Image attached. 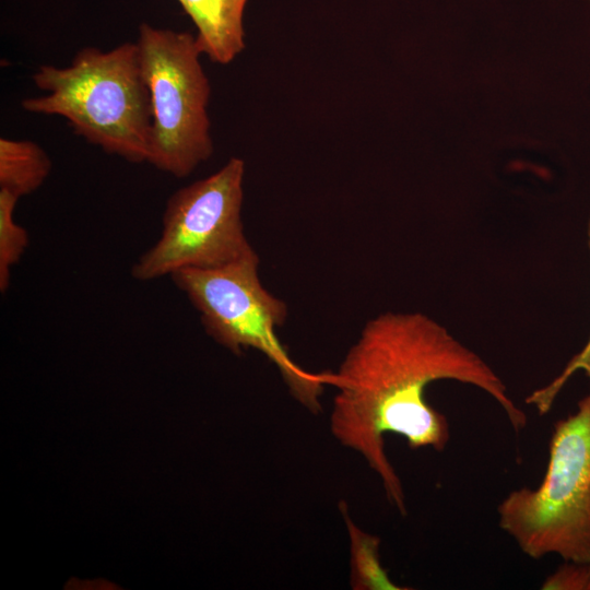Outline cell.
<instances>
[{"label": "cell", "instance_id": "cell-12", "mask_svg": "<svg viewBox=\"0 0 590 590\" xmlns=\"http://www.w3.org/2000/svg\"><path fill=\"white\" fill-rule=\"evenodd\" d=\"M568 563L548 576L542 589H590V564Z\"/></svg>", "mask_w": 590, "mask_h": 590}, {"label": "cell", "instance_id": "cell-2", "mask_svg": "<svg viewBox=\"0 0 590 590\" xmlns=\"http://www.w3.org/2000/svg\"><path fill=\"white\" fill-rule=\"evenodd\" d=\"M32 79L47 94L22 99L24 110L63 117L104 152L149 162L152 109L135 43L81 48L69 66L42 64Z\"/></svg>", "mask_w": 590, "mask_h": 590}, {"label": "cell", "instance_id": "cell-4", "mask_svg": "<svg viewBox=\"0 0 590 590\" xmlns=\"http://www.w3.org/2000/svg\"><path fill=\"white\" fill-rule=\"evenodd\" d=\"M259 257L209 270L184 269L170 275L199 311L206 333L231 352L255 349L279 369L293 397L316 413L334 373H311L295 363L276 330L287 318L286 304L261 283Z\"/></svg>", "mask_w": 590, "mask_h": 590}, {"label": "cell", "instance_id": "cell-1", "mask_svg": "<svg viewBox=\"0 0 590 590\" xmlns=\"http://www.w3.org/2000/svg\"><path fill=\"white\" fill-rule=\"evenodd\" d=\"M334 374L338 392L331 432L344 447L364 457L402 515L403 487L387 458L385 435L403 437L412 449L446 448L449 424L425 399L429 384L453 379L473 385L503 408L516 432L527 425V415L492 368L418 312H386L369 320Z\"/></svg>", "mask_w": 590, "mask_h": 590}, {"label": "cell", "instance_id": "cell-11", "mask_svg": "<svg viewBox=\"0 0 590 590\" xmlns=\"http://www.w3.org/2000/svg\"><path fill=\"white\" fill-rule=\"evenodd\" d=\"M588 236L590 248V222L588 227ZM578 369L585 370L590 379V339L583 350L571 358L559 376H557L545 387L533 391L526 399V402L528 404H533L540 414L547 413L567 379Z\"/></svg>", "mask_w": 590, "mask_h": 590}, {"label": "cell", "instance_id": "cell-7", "mask_svg": "<svg viewBox=\"0 0 590 590\" xmlns=\"http://www.w3.org/2000/svg\"><path fill=\"white\" fill-rule=\"evenodd\" d=\"M197 28L202 55L226 66L245 47L244 11L248 0H177Z\"/></svg>", "mask_w": 590, "mask_h": 590}, {"label": "cell", "instance_id": "cell-9", "mask_svg": "<svg viewBox=\"0 0 590 590\" xmlns=\"http://www.w3.org/2000/svg\"><path fill=\"white\" fill-rule=\"evenodd\" d=\"M343 517L351 541V586L355 590L405 589L392 582L380 564L379 539L352 522L345 507Z\"/></svg>", "mask_w": 590, "mask_h": 590}, {"label": "cell", "instance_id": "cell-5", "mask_svg": "<svg viewBox=\"0 0 590 590\" xmlns=\"http://www.w3.org/2000/svg\"><path fill=\"white\" fill-rule=\"evenodd\" d=\"M152 109L150 164L182 178L213 154L208 106L211 85L196 36L139 27L135 42Z\"/></svg>", "mask_w": 590, "mask_h": 590}, {"label": "cell", "instance_id": "cell-3", "mask_svg": "<svg viewBox=\"0 0 590 590\" xmlns=\"http://www.w3.org/2000/svg\"><path fill=\"white\" fill-rule=\"evenodd\" d=\"M497 511L500 528L529 557L590 564V393L555 424L540 486L512 491Z\"/></svg>", "mask_w": 590, "mask_h": 590}, {"label": "cell", "instance_id": "cell-8", "mask_svg": "<svg viewBox=\"0 0 590 590\" xmlns=\"http://www.w3.org/2000/svg\"><path fill=\"white\" fill-rule=\"evenodd\" d=\"M50 170L51 161L36 142L0 139V189L21 198L37 190Z\"/></svg>", "mask_w": 590, "mask_h": 590}, {"label": "cell", "instance_id": "cell-6", "mask_svg": "<svg viewBox=\"0 0 590 590\" xmlns=\"http://www.w3.org/2000/svg\"><path fill=\"white\" fill-rule=\"evenodd\" d=\"M245 162L231 157L219 170L167 200L156 243L131 268L152 281L184 269L209 270L258 256L244 231Z\"/></svg>", "mask_w": 590, "mask_h": 590}, {"label": "cell", "instance_id": "cell-10", "mask_svg": "<svg viewBox=\"0 0 590 590\" xmlns=\"http://www.w3.org/2000/svg\"><path fill=\"white\" fill-rule=\"evenodd\" d=\"M20 198L0 189V290L5 293L10 285L11 269L23 257L28 243V233L14 220V210Z\"/></svg>", "mask_w": 590, "mask_h": 590}]
</instances>
